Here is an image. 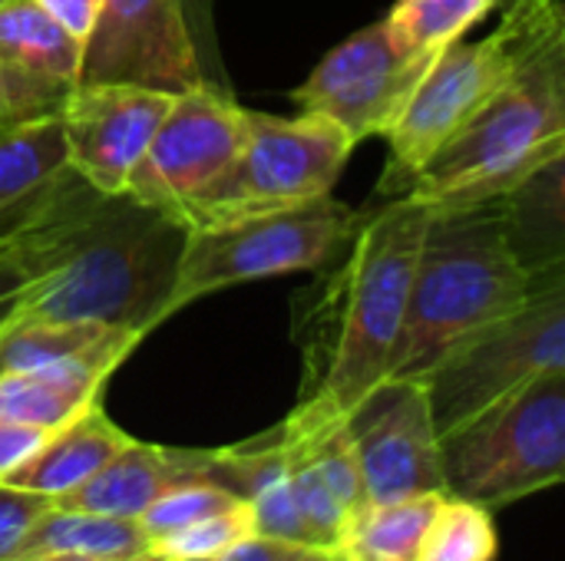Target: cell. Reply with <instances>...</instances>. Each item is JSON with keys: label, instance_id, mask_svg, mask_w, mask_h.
<instances>
[{"label": "cell", "instance_id": "6da1fadb", "mask_svg": "<svg viewBox=\"0 0 565 561\" xmlns=\"http://www.w3.org/2000/svg\"><path fill=\"white\" fill-rule=\"evenodd\" d=\"M3 238L26 271L17 314L96 321L146 337L166 321L189 228L129 192L103 195L70 169Z\"/></svg>", "mask_w": 565, "mask_h": 561}, {"label": "cell", "instance_id": "7a4b0ae2", "mask_svg": "<svg viewBox=\"0 0 565 561\" xmlns=\"http://www.w3.org/2000/svg\"><path fill=\"white\" fill-rule=\"evenodd\" d=\"M427 218L430 205L394 198L361 222L348 258L295 301V341L305 360L298 413L348 417L367 390L387 380Z\"/></svg>", "mask_w": 565, "mask_h": 561}, {"label": "cell", "instance_id": "3957f363", "mask_svg": "<svg viewBox=\"0 0 565 561\" xmlns=\"http://www.w3.org/2000/svg\"><path fill=\"white\" fill-rule=\"evenodd\" d=\"M533 288L536 274L516 258L497 198L430 208L387 377L424 380L457 341L516 311Z\"/></svg>", "mask_w": 565, "mask_h": 561}, {"label": "cell", "instance_id": "277c9868", "mask_svg": "<svg viewBox=\"0 0 565 561\" xmlns=\"http://www.w3.org/2000/svg\"><path fill=\"white\" fill-rule=\"evenodd\" d=\"M565 155V36L530 56L414 175L401 198L430 208L507 195Z\"/></svg>", "mask_w": 565, "mask_h": 561}, {"label": "cell", "instance_id": "5b68a950", "mask_svg": "<svg viewBox=\"0 0 565 561\" xmlns=\"http://www.w3.org/2000/svg\"><path fill=\"white\" fill-rule=\"evenodd\" d=\"M565 36L559 0H510L503 23L477 43H450L387 132L391 159L377 192L401 198L430 155L543 46Z\"/></svg>", "mask_w": 565, "mask_h": 561}, {"label": "cell", "instance_id": "8992f818", "mask_svg": "<svg viewBox=\"0 0 565 561\" xmlns=\"http://www.w3.org/2000/svg\"><path fill=\"white\" fill-rule=\"evenodd\" d=\"M444 493L487 509L565 476V370H550L440 436Z\"/></svg>", "mask_w": 565, "mask_h": 561}, {"label": "cell", "instance_id": "52a82bcc", "mask_svg": "<svg viewBox=\"0 0 565 561\" xmlns=\"http://www.w3.org/2000/svg\"><path fill=\"white\" fill-rule=\"evenodd\" d=\"M565 370V268L536 274L510 314L457 341L420 380L437 436L454 433L530 380Z\"/></svg>", "mask_w": 565, "mask_h": 561}, {"label": "cell", "instance_id": "ba28073f", "mask_svg": "<svg viewBox=\"0 0 565 561\" xmlns=\"http://www.w3.org/2000/svg\"><path fill=\"white\" fill-rule=\"evenodd\" d=\"M354 142L324 116L291 119L245 109V139L232 165L182 212L185 228H212L285 212L331 195Z\"/></svg>", "mask_w": 565, "mask_h": 561}, {"label": "cell", "instance_id": "9c48e42d", "mask_svg": "<svg viewBox=\"0 0 565 561\" xmlns=\"http://www.w3.org/2000/svg\"><path fill=\"white\" fill-rule=\"evenodd\" d=\"M361 222L364 218L354 208L324 195L285 212L222 222L212 228H189L166 301V321L205 294L245 281L321 268L341 248H348Z\"/></svg>", "mask_w": 565, "mask_h": 561}, {"label": "cell", "instance_id": "30bf717a", "mask_svg": "<svg viewBox=\"0 0 565 561\" xmlns=\"http://www.w3.org/2000/svg\"><path fill=\"white\" fill-rule=\"evenodd\" d=\"M437 56L411 50L381 20L334 46L301 83L295 103L301 112L331 119L358 145L394 129Z\"/></svg>", "mask_w": 565, "mask_h": 561}, {"label": "cell", "instance_id": "8fae6325", "mask_svg": "<svg viewBox=\"0 0 565 561\" xmlns=\"http://www.w3.org/2000/svg\"><path fill=\"white\" fill-rule=\"evenodd\" d=\"M242 139L245 109L212 83H199L172 99L126 192L179 218V212L232 165Z\"/></svg>", "mask_w": 565, "mask_h": 561}, {"label": "cell", "instance_id": "7c38bea8", "mask_svg": "<svg viewBox=\"0 0 565 561\" xmlns=\"http://www.w3.org/2000/svg\"><path fill=\"white\" fill-rule=\"evenodd\" d=\"M367 503L444 493L440 436L420 380L387 377L344 417Z\"/></svg>", "mask_w": 565, "mask_h": 561}, {"label": "cell", "instance_id": "4fadbf2b", "mask_svg": "<svg viewBox=\"0 0 565 561\" xmlns=\"http://www.w3.org/2000/svg\"><path fill=\"white\" fill-rule=\"evenodd\" d=\"M79 83H132L172 96L205 83L182 0H103L83 43Z\"/></svg>", "mask_w": 565, "mask_h": 561}, {"label": "cell", "instance_id": "5bb4252c", "mask_svg": "<svg viewBox=\"0 0 565 561\" xmlns=\"http://www.w3.org/2000/svg\"><path fill=\"white\" fill-rule=\"evenodd\" d=\"M172 99L132 83H79L56 112L70 169L96 192L122 195Z\"/></svg>", "mask_w": 565, "mask_h": 561}, {"label": "cell", "instance_id": "9a60e30c", "mask_svg": "<svg viewBox=\"0 0 565 561\" xmlns=\"http://www.w3.org/2000/svg\"><path fill=\"white\" fill-rule=\"evenodd\" d=\"M79 73L83 43L36 0L0 3V106L10 122L56 116Z\"/></svg>", "mask_w": 565, "mask_h": 561}, {"label": "cell", "instance_id": "2e32d148", "mask_svg": "<svg viewBox=\"0 0 565 561\" xmlns=\"http://www.w3.org/2000/svg\"><path fill=\"white\" fill-rule=\"evenodd\" d=\"M195 450H166L132 440L99 473L53 499V509L139 519L169 486L195 483Z\"/></svg>", "mask_w": 565, "mask_h": 561}, {"label": "cell", "instance_id": "e0dca14e", "mask_svg": "<svg viewBox=\"0 0 565 561\" xmlns=\"http://www.w3.org/2000/svg\"><path fill=\"white\" fill-rule=\"evenodd\" d=\"M142 334L109 327L96 321H53L10 314L0 324V374H30L63 364H103L119 367Z\"/></svg>", "mask_w": 565, "mask_h": 561}, {"label": "cell", "instance_id": "ac0fdd59", "mask_svg": "<svg viewBox=\"0 0 565 561\" xmlns=\"http://www.w3.org/2000/svg\"><path fill=\"white\" fill-rule=\"evenodd\" d=\"M129 443L132 436L119 430L99 403H93L70 423L53 430L50 440L0 483L56 499L99 473Z\"/></svg>", "mask_w": 565, "mask_h": 561}, {"label": "cell", "instance_id": "d6986e66", "mask_svg": "<svg viewBox=\"0 0 565 561\" xmlns=\"http://www.w3.org/2000/svg\"><path fill=\"white\" fill-rule=\"evenodd\" d=\"M70 172L60 116L10 122L0 129V238L23 225Z\"/></svg>", "mask_w": 565, "mask_h": 561}, {"label": "cell", "instance_id": "ffe728a7", "mask_svg": "<svg viewBox=\"0 0 565 561\" xmlns=\"http://www.w3.org/2000/svg\"><path fill=\"white\" fill-rule=\"evenodd\" d=\"M563 165L565 155H556L530 179H523L516 188L497 198L510 245L530 274L565 268Z\"/></svg>", "mask_w": 565, "mask_h": 561}, {"label": "cell", "instance_id": "44dd1931", "mask_svg": "<svg viewBox=\"0 0 565 561\" xmlns=\"http://www.w3.org/2000/svg\"><path fill=\"white\" fill-rule=\"evenodd\" d=\"M149 549V536L136 519H113L73 509H46L13 546L7 561L46 559V555H93V559H132Z\"/></svg>", "mask_w": 565, "mask_h": 561}, {"label": "cell", "instance_id": "7402d4cb", "mask_svg": "<svg viewBox=\"0 0 565 561\" xmlns=\"http://www.w3.org/2000/svg\"><path fill=\"white\" fill-rule=\"evenodd\" d=\"M444 493L411 496L397 503H364L344 522L341 561H420L427 526Z\"/></svg>", "mask_w": 565, "mask_h": 561}, {"label": "cell", "instance_id": "603a6c76", "mask_svg": "<svg viewBox=\"0 0 565 561\" xmlns=\"http://www.w3.org/2000/svg\"><path fill=\"white\" fill-rule=\"evenodd\" d=\"M103 390L60 380L43 370L0 374V420L30 423L40 430H60L86 407L99 403Z\"/></svg>", "mask_w": 565, "mask_h": 561}, {"label": "cell", "instance_id": "cb8c5ba5", "mask_svg": "<svg viewBox=\"0 0 565 561\" xmlns=\"http://www.w3.org/2000/svg\"><path fill=\"white\" fill-rule=\"evenodd\" d=\"M497 555L500 536L493 509L444 493L427 526L420 561H497Z\"/></svg>", "mask_w": 565, "mask_h": 561}, {"label": "cell", "instance_id": "d4e9b609", "mask_svg": "<svg viewBox=\"0 0 565 561\" xmlns=\"http://www.w3.org/2000/svg\"><path fill=\"white\" fill-rule=\"evenodd\" d=\"M497 3L500 0H397L384 23L411 50L444 53Z\"/></svg>", "mask_w": 565, "mask_h": 561}, {"label": "cell", "instance_id": "484cf974", "mask_svg": "<svg viewBox=\"0 0 565 561\" xmlns=\"http://www.w3.org/2000/svg\"><path fill=\"white\" fill-rule=\"evenodd\" d=\"M255 536L252 509L248 503H238L225 513H215L209 519H199L192 526H182L169 536H159L149 542V549L162 561H212L232 546Z\"/></svg>", "mask_w": 565, "mask_h": 561}, {"label": "cell", "instance_id": "4316f807", "mask_svg": "<svg viewBox=\"0 0 565 561\" xmlns=\"http://www.w3.org/2000/svg\"><path fill=\"white\" fill-rule=\"evenodd\" d=\"M242 499H235L232 493L209 486V483H175L169 486L136 522L142 526V532L152 539L169 536L182 526H192L199 519H209L215 513H225L232 506H238Z\"/></svg>", "mask_w": 565, "mask_h": 561}, {"label": "cell", "instance_id": "83f0119b", "mask_svg": "<svg viewBox=\"0 0 565 561\" xmlns=\"http://www.w3.org/2000/svg\"><path fill=\"white\" fill-rule=\"evenodd\" d=\"M53 506L50 496L40 493H26L17 486L0 483V561L13 552V546L23 539V532Z\"/></svg>", "mask_w": 565, "mask_h": 561}, {"label": "cell", "instance_id": "f1b7e54d", "mask_svg": "<svg viewBox=\"0 0 565 561\" xmlns=\"http://www.w3.org/2000/svg\"><path fill=\"white\" fill-rule=\"evenodd\" d=\"M331 552H318L308 546L281 542V539H265V536H248L245 542L232 546L212 561H328Z\"/></svg>", "mask_w": 565, "mask_h": 561}, {"label": "cell", "instance_id": "f546056e", "mask_svg": "<svg viewBox=\"0 0 565 561\" xmlns=\"http://www.w3.org/2000/svg\"><path fill=\"white\" fill-rule=\"evenodd\" d=\"M53 430H40L30 423H13V420H0V479L10 476L13 470H20L46 440Z\"/></svg>", "mask_w": 565, "mask_h": 561}, {"label": "cell", "instance_id": "4dcf8cb0", "mask_svg": "<svg viewBox=\"0 0 565 561\" xmlns=\"http://www.w3.org/2000/svg\"><path fill=\"white\" fill-rule=\"evenodd\" d=\"M36 3L79 43H86L103 10V0H36Z\"/></svg>", "mask_w": 565, "mask_h": 561}, {"label": "cell", "instance_id": "1f68e13d", "mask_svg": "<svg viewBox=\"0 0 565 561\" xmlns=\"http://www.w3.org/2000/svg\"><path fill=\"white\" fill-rule=\"evenodd\" d=\"M23 288H26V271H23L20 258L13 255V248L7 245V238H0V317L10 314V308Z\"/></svg>", "mask_w": 565, "mask_h": 561}, {"label": "cell", "instance_id": "d6a6232c", "mask_svg": "<svg viewBox=\"0 0 565 561\" xmlns=\"http://www.w3.org/2000/svg\"><path fill=\"white\" fill-rule=\"evenodd\" d=\"M30 561H162L152 549L132 555V559H93V555H46V559H30Z\"/></svg>", "mask_w": 565, "mask_h": 561}, {"label": "cell", "instance_id": "836d02e7", "mask_svg": "<svg viewBox=\"0 0 565 561\" xmlns=\"http://www.w3.org/2000/svg\"><path fill=\"white\" fill-rule=\"evenodd\" d=\"M3 126H10V119H7V112H3V106H0V129H3Z\"/></svg>", "mask_w": 565, "mask_h": 561}, {"label": "cell", "instance_id": "e575fe53", "mask_svg": "<svg viewBox=\"0 0 565 561\" xmlns=\"http://www.w3.org/2000/svg\"><path fill=\"white\" fill-rule=\"evenodd\" d=\"M328 561H341V559H338V555H331V559H328Z\"/></svg>", "mask_w": 565, "mask_h": 561}, {"label": "cell", "instance_id": "d590c367", "mask_svg": "<svg viewBox=\"0 0 565 561\" xmlns=\"http://www.w3.org/2000/svg\"><path fill=\"white\" fill-rule=\"evenodd\" d=\"M500 3H510V0H500Z\"/></svg>", "mask_w": 565, "mask_h": 561}, {"label": "cell", "instance_id": "8d00e7d4", "mask_svg": "<svg viewBox=\"0 0 565 561\" xmlns=\"http://www.w3.org/2000/svg\"><path fill=\"white\" fill-rule=\"evenodd\" d=\"M0 324H3V317H0Z\"/></svg>", "mask_w": 565, "mask_h": 561}, {"label": "cell", "instance_id": "74e56055", "mask_svg": "<svg viewBox=\"0 0 565 561\" xmlns=\"http://www.w3.org/2000/svg\"><path fill=\"white\" fill-rule=\"evenodd\" d=\"M0 3H3V0H0Z\"/></svg>", "mask_w": 565, "mask_h": 561}]
</instances>
